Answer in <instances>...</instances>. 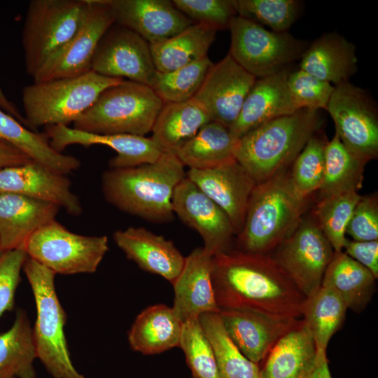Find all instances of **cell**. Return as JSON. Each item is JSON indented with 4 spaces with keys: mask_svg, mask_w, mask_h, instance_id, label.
Instances as JSON below:
<instances>
[{
    "mask_svg": "<svg viewBox=\"0 0 378 378\" xmlns=\"http://www.w3.org/2000/svg\"><path fill=\"white\" fill-rule=\"evenodd\" d=\"M27 258L22 249L5 251L0 254V317L14 307L15 291Z\"/></svg>",
    "mask_w": 378,
    "mask_h": 378,
    "instance_id": "obj_45",
    "label": "cell"
},
{
    "mask_svg": "<svg viewBox=\"0 0 378 378\" xmlns=\"http://www.w3.org/2000/svg\"><path fill=\"white\" fill-rule=\"evenodd\" d=\"M199 321L214 353L221 378H260L258 365L248 360L226 332L218 313H204Z\"/></svg>",
    "mask_w": 378,
    "mask_h": 378,
    "instance_id": "obj_37",
    "label": "cell"
},
{
    "mask_svg": "<svg viewBox=\"0 0 378 378\" xmlns=\"http://www.w3.org/2000/svg\"><path fill=\"white\" fill-rule=\"evenodd\" d=\"M164 104L146 85L124 80L104 90L73 122V128L96 134L151 132Z\"/></svg>",
    "mask_w": 378,
    "mask_h": 378,
    "instance_id": "obj_6",
    "label": "cell"
},
{
    "mask_svg": "<svg viewBox=\"0 0 378 378\" xmlns=\"http://www.w3.org/2000/svg\"><path fill=\"white\" fill-rule=\"evenodd\" d=\"M356 46L337 33H326L314 40L301 57L300 69L337 86L357 71Z\"/></svg>",
    "mask_w": 378,
    "mask_h": 378,
    "instance_id": "obj_26",
    "label": "cell"
},
{
    "mask_svg": "<svg viewBox=\"0 0 378 378\" xmlns=\"http://www.w3.org/2000/svg\"><path fill=\"white\" fill-rule=\"evenodd\" d=\"M175 6L195 24L217 31L228 29L237 15L234 0H173Z\"/></svg>",
    "mask_w": 378,
    "mask_h": 378,
    "instance_id": "obj_44",
    "label": "cell"
},
{
    "mask_svg": "<svg viewBox=\"0 0 378 378\" xmlns=\"http://www.w3.org/2000/svg\"><path fill=\"white\" fill-rule=\"evenodd\" d=\"M344 253L370 270L378 278V240L358 241L346 239Z\"/></svg>",
    "mask_w": 378,
    "mask_h": 378,
    "instance_id": "obj_47",
    "label": "cell"
},
{
    "mask_svg": "<svg viewBox=\"0 0 378 378\" xmlns=\"http://www.w3.org/2000/svg\"><path fill=\"white\" fill-rule=\"evenodd\" d=\"M321 122L319 111L307 108L270 120L239 139L236 160L263 182L293 163Z\"/></svg>",
    "mask_w": 378,
    "mask_h": 378,
    "instance_id": "obj_3",
    "label": "cell"
},
{
    "mask_svg": "<svg viewBox=\"0 0 378 378\" xmlns=\"http://www.w3.org/2000/svg\"><path fill=\"white\" fill-rule=\"evenodd\" d=\"M305 202L295 190L287 169L257 183L237 234L240 251L267 254L276 248L299 223Z\"/></svg>",
    "mask_w": 378,
    "mask_h": 378,
    "instance_id": "obj_4",
    "label": "cell"
},
{
    "mask_svg": "<svg viewBox=\"0 0 378 378\" xmlns=\"http://www.w3.org/2000/svg\"><path fill=\"white\" fill-rule=\"evenodd\" d=\"M347 309L335 291L323 286L306 298L302 309V321L312 335L316 352L326 351L330 338L344 320Z\"/></svg>",
    "mask_w": 378,
    "mask_h": 378,
    "instance_id": "obj_34",
    "label": "cell"
},
{
    "mask_svg": "<svg viewBox=\"0 0 378 378\" xmlns=\"http://www.w3.org/2000/svg\"><path fill=\"white\" fill-rule=\"evenodd\" d=\"M290 71L286 66L270 76L256 78L237 120L229 128L235 138L239 139L249 131L270 120L298 111L287 86Z\"/></svg>",
    "mask_w": 378,
    "mask_h": 378,
    "instance_id": "obj_23",
    "label": "cell"
},
{
    "mask_svg": "<svg viewBox=\"0 0 378 378\" xmlns=\"http://www.w3.org/2000/svg\"><path fill=\"white\" fill-rule=\"evenodd\" d=\"M354 241L378 239V198L377 194L361 196L346 229Z\"/></svg>",
    "mask_w": 378,
    "mask_h": 378,
    "instance_id": "obj_46",
    "label": "cell"
},
{
    "mask_svg": "<svg viewBox=\"0 0 378 378\" xmlns=\"http://www.w3.org/2000/svg\"><path fill=\"white\" fill-rule=\"evenodd\" d=\"M182 325L172 307L161 304L148 307L138 314L128 332L130 346L146 355L179 346Z\"/></svg>",
    "mask_w": 378,
    "mask_h": 378,
    "instance_id": "obj_28",
    "label": "cell"
},
{
    "mask_svg": "<svg viewBox=\"0 0 378 378\" xmlns=\"http://www.w3.org/2000/svg\"><path fill=\"white\" fill-rule=\"evenodd\" d=\"M125 79L93 71L83 75L33 82L22 90V105L28 128L66 125L87 111L106 88Z\"/></svg>",
    "mask_w": 378,
    "mask_h": 378,
    "instance_id": "obj_5",
    "label": "cell"
},
{
    "mask_svg": "<svg viewBox=\"0 0 378 378\" xmlns=\"http://www.w3.org/2000/svg\"><path fill=\"white\" fill-rule=\"evenodd\" d=\"M88 0H31L24 22L22 44L27 73L32 78L75 34Z\"/></svg>",
    "mask_w": 378,
    "mask_h": 378,
    "instance_id": "obj_8",
    "label": "cell"
},
{
    "mask_svg": "<svg viewBox=\"0 0 378 378\" xmlns=\"http://www.w3.org/2000/svg\"><path fill=\"white\" fill-rule=\"evenodd\" d=\"M0 140L16 147L31 160L62 174L66 175L80 165L76 158L54 150L44 133L29 129L1 109Z\"/></svg>",
    "mask_w": 378,
    "mask_h": 378,
    "instance_id": "obj_33",
    "label": "cell"
},
{
    "mask_svg": "<svg viewBox=\"0 0 378 378\" xmlns=\"http://www.w3.org/2000/svg\"><path fill=\"white\" fill-rule=\"evenodd\" d=\"M213 256L203 247L196 248L185 257L183 267L172 283V309L183 323L204 313L220 312L212 283Z\"/></svg>",
    "mask_w": 378,
    "mask_h": 378,
    "instance_id": "obj_22",
    "label": "cell"
},
{
    "mask_svg": "<svg viewBox=\"0 0 378 378\" xmlns=\"http://www.w3.org/2000/svg\"><path fill=\"white\" fill-rule=\"evenodd\" d=\"M214 63L207 57L168 72L156 71L150 87L163 104L192 99Z\"/></svg>",
    "mask_w": 378,
    "mask_h": 378,
    "instance_id": "obj_38",
    "label": "cell"
},
{
    "mask_svg": "<svg viewBox=\"0 0 378 378\" xmlns=\"http://www.w3.org/2000/svg\"><path fill=\"white\" fill-rule=\"evenodd\" d=\"M186 176L226 213L238 234L257 184L248 172L234 160L206 169H190Z\"/></svg>",
    "mask_w": 378,
    "mask_h": 378,
    "instance_id": "obj_17",
    "label": "cell"
},
{
    "mask_svg": "<svg viewBox=\"0 0 378 378\" xmlns=\"http://www.w3.org/2000/svg\"><path fill=\"white\" fill-rule=\"evenodd\" d=\"M238 16L273 31H286L297 20L301 3L296 0H234Z\"/></svg>",
    "mask_w": 378,
    "mask_h": 378,
    "instance_id": "obj_41",
    "label": "cell"
},
{
    "mask_svg": "<svg viewBox=\"0 0 378 378\" xmlns=\"http://www.w3.org/2000/svg\"><path fill=\"white\" fill-rule=\"evenodd\" d=\"M45 134L51 147L59 153L74 144L86 147L92 145L108 146L117 153L108 162L111 169L153 163L162 155L152 139L145 136L130 134H96L66 125L47 126Z\"/></svg>",
    "mask_w": 378,
    "mask_h": 378,
    "instance_id": "obj_20",
    "label": "cell"
},
{
    "mask_svg": "<svg viewBox=\"0 0 378 378\" xmlns=\"http://www.w3.org/2000/svg\"><path fill=\"white\" fill-rule=\"evenodd\" d=\"M211 121L204 107L194 97L178 103L164 104L150 137L162 153H173Z\"/></svg>",
    "mask_w": 378,
    "mask_h": 378,
    "instance_id": "obj_29",
    "label": "cell"
},
{
    "mask_svg": "<svg viewBox=\"0 0 378 378\" xmlns=\"http://www.w3.org/2000/svg\"><path fill=\"white\" fill-rule=\"evenodd\" d=\"M358 192L349 191L320 199L315 220L335 252L343 251L346 229L360 198Z\"/></svg>",
    "mask_w": 378,
    "mask_h": 378,
    "instance_id": "obj_39",
    "label": "cell"
},
{
    "mask_svg": "<svg viewBox=\"0 0 378 378\" xmlns=\"http://www.w3.org/2000/svg\"><path fill=\"white\" fill-rule=\"evenodd\" d=\"M172 203L174 214L201 235L207 252L214 255L228 250L235 234L230 219L187 176L176 187Z\"/></svg>",
    "mask_w": 378,
    "mask_h": 378,
    "instance_id": "obj_16",
    "label": "cell"
},
{
    "mask_svg": "<svg viewBox=\"0 0 378 378\" xmlns=\"http://www.w3.org/2000/svg\"><path fill=\"white\" fill-rule=\"evenodd\" d=\"M324 158L323 179L318 190L320 199L344 192H358L367 162L351 153L337 133L328 141Z\"/></svg>",
    "mask_w": 378,
    "mask_h": 378,
    "instance_id": "obj_36",
    "label": "cell"
},
{
    "mask_svg": "<svg viewBox=\"0 0 378 378\" xmlns=\"http://www.w3.org/2000/svg\"><path fill=\"white\" fill-rule=\"evenodd\" d=\"M3 192L52 203L74 216L83 211L80 200L71 191V181L66 175L33 160L0 169V193Z\"/></svg>",
    "mask_w": 378,
    "mask_h": 378,
    "instance_id": "obj_19",
    "label": "cell"
},
{
    "mask_svg": "<svg viewBox=\"0 0 378 378\" xmlns=\"http://www.w3.org/2000/svg\"><path fill=\"white\" fill-rule=\"evenodd\" d=\"M85 17L71 38L50 57L34 76V82L76 77L91 71L97 46L115 23L108 0H88Z\"/></svg>",
    "mask_w": 378,
    "mask_h": 378,
    "instance_id": "obj_13",
    "label": "cell"
},
{
    "mask_svg": "<svg viewBox=\"0 0 378 378\" xmlns=\"http://www.w3.org/2000/svg\"><path fill=\"white\" fill-rule=\"evenodd\" d=\"M255 80L227 54L212 64L194 98L206 110L211 121L230 128Z\"/></svg>",
    "mask_w": 378,
    "mask_h": 378,
    "instance_id": "obj_15",
    "label": "cell"
},
{
    "mask_svg": "<svg viewBox=\"0 0 378 378\" xmlns=\"http://www.w3.org/2000/svg\"><path fill=\"white\" fill-rule=\"evenodd\" d=\"M0 109L9 114L21 124L27 127V122L24 115L20 112L19 109L14 103L10 102L4 94L0 86Z\"/></svg>",
    "mask_w": 378,
    "mask_h": 378,
    "instance_id": "obj_50",
    "label": "cell"
},
{
    "mask_svg": "<svg viewBox=\"0 0 378 378\" xmlns=\"http://www.w3.org/2000/svg\"><path fill=\"white\" fill-rule=\"evenodd\" d=\"M212 283L220 309H246L298 319L305 296L268 254L240 250L220 252L212 259Z\"/></svg>",
    "mask_w": 378,
    "mask_h": 378,
    "instance_id": "obj_1",
    "label": "cell"
},
{
    "mask_svg": "<svg viewBox=\"0 0 378 378\" xmlns=\"http://www.w3.org/2000/svg\"><path fill=\"white\" fill-rule=\"evenodd\" d=\"M308 378H332L328 367L326 351L316 352L315 363Z\"/></svg>",
    "mask_w": 378,
    "mask_h": 378,
    "instance_id": "obj_49",
    "label": "cell"
},
{
    "mask_svg": "<svg viewBox=\"0 0 378 378\" xmlns=\"http://www.w3.org/2000/svg\"><path fill=\"white\" fill-rule=\"evenodd\" d=\"M23 250L55 274H91L108 251V243L106 236L78 234L55 219L38 229Z\"/></svg>",
    "mask_w": 378,
    "mask_h": 378,
    "instance_id": "obj_9",
    "label": "cell"
},
{
    "mask_svg": "<svg viewBox=\"0 0 378 378\" xmlns=\"http://www.w3.org/2000/svg\"><path fill=\"white\" fill-rule=\"evenodd\" d=\"M113 237L129 260L143 270L160 275L172 284L183 267L185 257L173 241L144 227L119 230Z\"/></svg>",
    "mask_w": 378,
    "mask_h": 378,
    "instance_id": "obj_24",
    "label": "cell"
},
{
    "mask_svg": "<svg viewBox=\"0 0 378 378\" xmlns=\"http://www.w3.org/2000/svg\"><path fill=\"white\" fill-rule=\"evenodd\" d=\"M316 132L292 163L290 178L296 192L303 199L321 186L325 167L324 150L328 142Z\"/></svg>",
    "mask_w": 378,
    "mask_h": 378,
    "instance_id": "obj_40",
    "label": "cell"
},
{
    "mask_svg": "<svg viewBox=\"0 0 378 378\" xmlns=\"http://www.w3.org/2000/svg\"><path fill=\"white\" fill-rule=\"evenodd\" d=\"M216 32L210 26L194 23L170 38L150 43L156 70L172 71L207 57Z\"/></svg>",
    "mask_w": 378,
    "mask_h": 378,
    "instance_id": "obj_30",
    "label": "cell"
},
{
    "mask_svg": "<svg viewBox=\"0 0 378 378\" xmlns=\"http://www.w3.org/2000/svg\"><path fill=\"white\" fill-rule=\"evenodd\" d=\"M228 29L231 34L228 54L256 78L274 74L301 59L308 47L287 31H269L238 15L232 18Z\"/></svg>",
    "mask_w": 378,
    "mask_h": 378,
    "instance_id": "obj_10",
    "label": "cell"
},
{
    "mask_svg": "<svg viewBox=\"0 0 378 378\" xmlns=\"http://www.w3.org/2000/svg\"><path fill=\"white\" fill-rule=\"evenodd\" d=\"M179 347L195 378H221L212 346L199 318L183 323Z\"/></svg>",
    "mask_w": 378,
    "mask_h": 378,
    "instance_id": "obj_42",
    "label": "cell"
},
{
    "mask_svg": "<svg viewBox=\"0 0 378 378\" xmlns=\"http://www.w3.org/2000/svg\"><path fill=\"white\" fill-rule=\"evenodd\" d=\"M316 349L302 320L272 347L260 368V378H308Z\"/></svg>",
    "mask_w": 378,
    "mask_h": 378,
    "instance_id": "obj_27",
    "label": "cell"
},
{
    "mask_svg": "<svg viewBox=\"0 0 378 378\" xmlns=\"http://www.w3.org/2000/svg\"><path fill=\"white\" fill-rule=\"evenodd\" d=\"M33 328L26 312L18 309L11 327L0 334V370L15 378H36Z\"/></svg>",
    "mask_w": 378,
    "mask_h": 378,
    "instance_id": "obj_35",
    "label": "cell"
},
{
    "mask_svg": "<svg viewBox=\"0 0 378 378\" xmlns=\"http://www.w3.org/2000/svg\"><path fill=\"white\" fill-rule=\"evenodd\" d=\"M239 139L227 127L210 121L176 153L183 166L206 169L236 160Z\"/></svg>",
    "mask_w": 378,
    "mask_h": 378,
    "instance_id": "obj_31",
    "label": "cell"
},
{
    "mask_svg": "<svg viewBox=\"0 0 378 378\" xmlns=\"http://www.w3.org/2000/svg\"><path fill=\"white\" fill-rule=\"evenodd\" d=\"M115 23L150 43L181 32L194 22L169 0H108Z\"/></svg>",
    "mask_w": 378,
    "mask_h": 378,
    "instance_id": "obj_21",
    "label": "cell"
},
{
    "mask_svg": "<svg viewBox=\"0 0 378 378\" xmlns=\"http://www.w3.org/2000/svg\"><path fill=\"white\" fill-rule=\"evenodd\" d=\"M0 378H15L13 375L0 370Z\"/></svg>",
    "mask_w": 378,
    "mask_h": 378,
    "instance_id": "obj_51",
    "label": "cell"
},
{
    "mask_svg": "<svg viewBox=\"0 0 378 378\" xmlns=\"http://www.w3.org/2000/svg\"><path fill=\"white\" fill-rule=\"evenodd\" d=\"M272 258L307 298L321 286L334 250L315 219L300 220Z\"/></svg>",
    "mask_w": 378,
    "mask_h": 378,
    "instance_id": "obj_12",
    "label": "cell"
},
{
    "mask_svg": "<svg viewBox=\"0 0 378 378\" xmlns=\"http://www.w3.org/2000/svg\"><path fill=\"white\" fill-rule=\"evenodd\" d=\"M31 161V159L24 153L0 140V169L19 166Z\"/></svg>",
    "mask_w": 378,
    "mask_h": 378,
    "instance_id": "obj_48",
    "label": "cell"
},
{
    "mask_svg": "<svg viewBox=\"0 0 378 378\" xmlns=\"http://www.w3.org/2000/svg\"><path fill=\"white\" fill-rule=\"evenodd\" d=\"M375 280L370 270L340 251L334 252L321 286L332 289L347 308L358 312L370 302L374 291Z\"/></svg>",
    "mask_w": 378,
    "mask_h": 378,
    "instance_id": "obj_32",
    "label": "cell"
},
{
    "mask_svg": "<svg viewBox=\"0 0 378 378\" xmlns=\"http://www.w3.org/2000/svg\"><path fill=\"white\" fill-rule=\"evenodd\" d=\"M326 111L335 133L355 155L368 162L378 156V115L374 101L349 81L335 86Z\"/></svg>",
    "mask_w": 378,
    "mask_h": 378,
    "instance_id": "obj_11",
    "label": "cell"
},
{
    "mask_svg": "<svg viewBox=\"0 0 378 378\" xmlns=\"http://www.w3.org/2000/svg\"><path fill=\"white\" fill-rule=\"evenodd\" d=\"M59 207L24 195L0 193V246L2 251L22 249L41 227L55 220Z\"/></svg>",
    "mask_w": 378,
    "mask_h": 378,
    "instance_id": "obj_25",
    "label": "cell"
},
{
    "mask_svg": "<svg viewBox=\"0 0 378 378\" xmlns=\"http://www.w3.org/2000/svg\"><path fill=\"white\" fill-rule=\"evenodd\" d=\"M91 70L104 76L127 78L148 86L157 71L149 43L116 23L100 39L92 57Z\"/></svg>",
    "mask_w": 378,
    "mask_h": 378,
    "instance_id": "obj_14",
    "label": "cell"
},
{
    "mask_svg": "<svg viewBox=\"0 0 378 378\" xmlns=\"http://www.w3.org/2000/svg\"><path fill=\"white\" fill-rule=\"evenodd\" d=\"M218 314L234 344L248 360L257 365L262 362L276 343L300 321L246 309H220Z\"/></svg>",
    "mask_w": 378,
    "mask_h": 378,
    "instance_id": "obj_18",
    "label": "cell"
},
{
    "mask_svg": "<svg viewBox=\"0 0 378 378\" xmlns=\"http://www.w3.org/2000/svg\"><path fill=\"white\" fill-rule=\"evenodd\" d=\"M186 177L173 153H162L153 163L105 171L102 189L106 200L118 209L153 223L172 221V199Z\"/></svg>",
    "mask_w": 378,
    "mask_h": 378,
    "instance_id": "obj_2",
    "label": "cell"
},
{
    "mask_svg": "<svg viewBox=\"0 0 378 378\" xmlns=\"http://www.w3.org/2000/svg\"><path fill=\"white\" fill-rule=\"evenodd\" d=\"M287 86L297 110H326L335 89L332 84L321 80L300 69L290 71Z\"/></svg>",
    "mask_w": 378,
    "mask_h": 378,
    "instance_id": "obj_43",
    "label": "cell"
},
{
    "mask_svg": "<svg viewBox=\"0 0 378 378\" xmlns=\"http://www.w3.org/2000/svg\"><path fill=\"white\" fill-rule=\"evenodd\" d=\"M3 251H1V246H0V254L2 253Z\"/></svg>",
    "mask_w": 378,
    "mask_h": 378,
    "instance_id": "obj_52",
    "label": "cell"
},
{
    "mask_svg": "<svg viewBox=\"0 0 378 378\" xmlns=\"http://www.w3.org/2000/svg\"><path fill=\"white\" fill-rule=\"evenodd\" d=\"M22 270L36 308L33 328L36 358L53 378H85L71 361L64 333L66 314L55 286L56 274L28 256Z\"/></svg>",
    "mask_w": 378,
    "mask_h": 378,
    "instance_id": "obj_7",
    "label": "cell"
}]
</instances>
